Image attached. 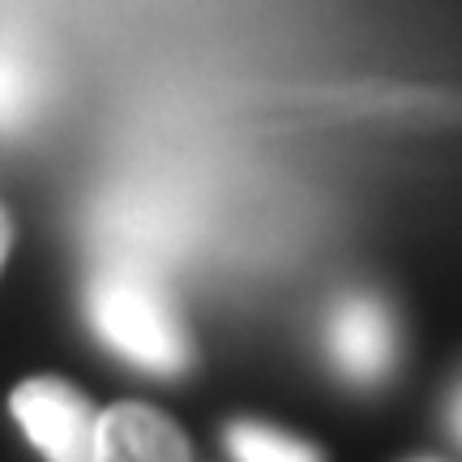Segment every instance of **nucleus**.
<instances>
[{
  "label": "nucleus",
  "instance_id": "1a4fd4ad",
  "mask_svg": "<svg viewBox=\"0 0 462 462\" xmlns=\"http://www.w3.org/2000/svg\"><path fill=\"white\" fill-rule=\"evenodd\" d=\"M415 462H437V458H415Z\"/></svg>",
  "mask_w": 462,
  "mask_h": 462
},
{
  "label": "nucleus",
  "instance_id": "423d86ee",
  "mask_svg": "<svg viewBox=\"0 0 462 462\" xmlns=\"http://www.w3.org/2000/svg\"><path fill=\"white\" fill-rule=\"evenodd\" d=\"M31 107V73L9 51H0V129L17 125Z\"/></svg>",
  "mask_w": 462,
  "mask_h": 462
},
{
  "label": "nucleus",
  "instance_id": "0eeeda50",
  "mask_svg": "<svg viewBox=\"0 0 462 462\" xmlns=\"http://www.w3.org/2000/svg\"><path fill=\"white\" fill-rule=\"evenodd\" d=\"M9 248H14V223H9L5 206H0V270H5V262H9Z\"/></svg>",
  "mask_w": 462,
  "mask_h": 462
},
{
  "label": "nucleus",
  "instance_id": "f03ea898",
  "mask_svg": "<svg viewBox=\"0 0 462 462\" xmlns=\"http://www.w3.org/2000/svg\"><path fill=\"white\" fill-rule=\"evenodd\" d=\"M9 415L48 462H95L99 407L65 377H26L9 394Z\"/></svg>",
  "mask_w": 462,
  "mask_h": 462
},
{
  "label": "nucleus",
  "instance_id": "6e6552de",
  "mask_svg": "<svg viewBox=\"0 0 462 462\" xmlns=\"http://www.w3.org/2000/svg\"><path fill=\"white\" fill-rule=\"evenodd\" d=\"M449 429H454V437L462 441V385H458V394L449 398Z\"/></svg>",
  "mask_w": 462,
  "mask_h": 462
},
{
  "label": "nucleus",
  "instance_id": "7ed1b4c3",
  "mask_svg": "<svg viewBox=\"0 0 462 462\" xmlns=\"http://www.w3.org/2000/svg\"><path fill=\"white\" fill-rule=\"evenodd\" d=\"M330 364L351 385H381L398 364V321L373 291H346L326 317Z\"/></svg>",
  "mask_w": 462,
  "mask_h": 462
},
{
  "label": "nucleus",
  "instance_id": "20e7f679",
  "mask_svg": "<svg viewBox=\"0 0 462 462\" xmlns=\"http://www.w3.org/2000/svg\"><path fill=\"white\" fill-rule=\"evenodd\" d=\"M95 462H193V441L167 411L125 398L99 411Z\"/></svg>",
  "mask_w": 462,
  "mask_h": 462
},
{
  "label": "nucleus",
  "instance_id": "39448f33",
  "mask_svg": "<svg viewBox=\"0 0 462 462\" xmlns=\"http://www.w3.org/2000/svg\"><path fill=\"white\" fill-rule=\"evenodd\" d=\"M223 446L231 462H326L321 446L265 420H231L223 429Z\"/></svg>",
  "mask_w": 462,
  "mask_h": 462
},
{
  "label": "nucleus",
  "instance_id": "f257e3e1",
  "mask_svg": "<svg viewBox=\"0 0 462 462\" xmlns=\"http://www.w3.org/2000/svg\"><path fill=\"white\" fill-rule=\"evenodd\" d=\"M86 317L99 343L142 373L180 377L193 364V338L180 309L171 291L146 270L112 265L95 274L86 287Z\"/></svg>",
  "mask_w": 462,
  "mask_h": 462
}]
</instances>
